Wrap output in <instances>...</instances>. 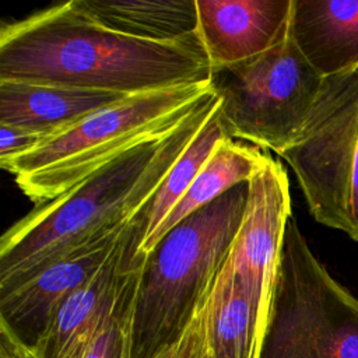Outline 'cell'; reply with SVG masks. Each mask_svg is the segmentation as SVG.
<instances>
[{
    "label": "cell",
    "mask_w": 358,
    "mask_h": 358,
    "mask_svg": "<svg viewBox=\"0 0 358 358\" xmlns=\"http://www.w3.org/2000/svg\"><path fill=\"white\" fill-rule=\"evenodd\" d=\"M46 137L8 124H0V165L35 148Z\"/></svg>",
    "instance_id": "ffe728a7"
},
{
    "label": "cell",
    "mask_w": 358,
    "mask_h": 358,
    "mask_svg": "<svg viewBox=\"0 0 358 358\" xmlns=\"http://www.w3.org/2000/svg\"><path fill=\"white\" fill-rule=\"evenodd\" d=\"M268 154L257 147H249L228 137L221 141L187 192L171 210L155 234L141 246L137 262L143 263L157 242L187 215L210 204L241 183H248L262 168Z\"/></svg>",
    "instance_id": "9a60e30c"
},
{
    "label": "cell",
    "mask_w": 358,
    "mask_h": 358,
    "mask_svg": "<svg viewBox=\"0 0 358 358\" xmlns=\"http://www.w3.org/2000/svg\"><path fill=\"white\" fill-rule=\"evenodd\" d=\"M197 34L173 42L106 28L78 0L55 4L0 29V80L140 94L211 81Z\"/></svg>",
    "instance_id": "6da1fadb"
},
{
    "label": "cell",
    "mask_w": 358,
    "mask_h": 358,
    "mask_svg": "<svg viewBox=\"0 0 358 358\" xmlns=\"http://www.w3.org/2000/svg\"><path fill=\"white\" fill-rule=\"evenodd\" d=\"M323 81L296 46L291 29L264 53L211 73L228 136L277 155L299 134Z\"/></svg>",
    "instance_id": "8992f818"
},
{
    "label": "cell",
    "mask_w": 358,
    "mask_h": 358,
    "mask_svg": "<svg viewBox=\"0 0 358 358\" xmlns=\"http://www.w3.org/2000/svg\"><path fill=\"white\" fill-rule=\"evenodd\" d=\"M291 217L288 173L268 155L248 182L243 217L224 263L256 306L263 333Z\"/></svg>",
    "instance_id": "ba28073f"
},
{
    "label": "cell",
    "mask_w": 358,
    "mask_h": 358,
    "mask_svg": "<svg viewBox=\"0 0 358 358\" xmlns=\"http://www.w3.org/2000/svg\"><path fill=\"white\" fill-rule=\"evenodd\" d=\"M228 137L229 136L221 116V105L218 103L214 112L208 116L196 136L173 162L154 196L130 220L131 229L138 242V250L155 234L171 210L187 192L217 145Z\"/></svg>",
    "instance_id": "e0dca14e"
},
{
    "label": "cell",
    "mask_w": 358,
    "mask_h": 358,
    "mask_svg": "<svg viewBox=\"0 0 358 358\" xmlns=\"http://www.w3.org/2000/svg\"><path fill=\"white\" fill-rule=\"evenodd\" d=\"M257 358H358V298L330 275L292 217Z\"/></svg>",
    "instance_id": "5b68a950"
},
{
    "label": "cell",
    "mask_w": 358,
    "mask_h": 358,
    "mask_svg": "<svg viewBox=\"0 0 358 358\" xmlns=\"http://www.w3.org/2000/svg\"><path fill=\"white\" fill-rule=\"evenodd\" d=\"M213 91L203 81L134 94L0 166L36 204L53 200L129 148L173 129Z\"/></svg>",
    "instance_id": "277c9868"
},
{
    "label": "cell",
    "mask_w": 358,
    "mask_h": 358,
    "mask_svg": "<svg viewBox=\"0 0 358 358\" xmlns=\"http://www.w3.org/2000/svg\"><path fill=\"white\" fill-rule=\"evenodd\" d=\"M129 96L113 91L0 80V124L48 138Z\"/></svg>",
    "instance_id": "7c38bea8"
},
{
    "label": "cell",
    "mask_w": 358,
    "mask_h": 358,
    "mask_svg": "<svg viewBox=\"0 0 358 358\" xmlns=\"http://www.w3.org/2000/svg\"><path fill=\"white\" fill-rule=\"evenodd\" d=\"M126 243L124 228L105 263L60 306L49 329L31 350L36 358L83 357L92 337L113 310L133 271L127 267Z\"/></svg>",
    "instance_id": "8fae6325"
},
{
    "label": "cell",
    "mask_w": 358,
    "mask_h": 358,
    "mask_svg": "<svg viewBox=\"0 0 358 358\" xmlns=\"http://www.w3.org/2000/svg\"><path fill=\"white\" fill-rule=\"evenodd\" d=\"M124 228L53 263L18 288L0 295V327L32 350L64 301L105 263Z\"/></svg>",
    "instance_id": "9c48e42d"
},
{
    "label": "cell",
    "mask_w": 358,
    "mask_h": 358,
    "mask_svg": "<svg viewBox=\"0 0 358 358\" xmlns=\"http://www.w3.org/2000/svg\"><path fill=\"white\" fill-rule=\"evenodd\" d=\"M154 358H214L200 309L179 338L162 348Z\"/></svg>",
    "instance_id": "d6986e66"
},
{
    "label": "cell",
    "mask_w": 358,
    "mask_h": 358,
    "mask_svg": "<svg viewBox=\"0 0 358 358\" xmlns=\"http://www.w3.org/2000/svg\"><path fill=\"white\" fill-rule=\"evenodd\" d=\"M280 157L312 217L358 242V70L324 78L299 134Z\"/></svg>",
    "instance_id": "52a82bcc"
},
{
    "label": "cell",
    "mask_w": 358,
    "mask_h": 358,
    "mask_svg": "<svg viewBox=\"0 0 358 358\" xmlns=\"http://www.w3.org/2000/svg\"><path fill=\"white\" fill-rule=\"evenodd\" d=\"M218 103L210 92L173 129L129 148L10 227L0 241V295L124 228Z\"/></svg>",
    "instance_id": "7a4b0ae2"
},
{
    "label": "cell",
    "mask_w": 358,
    "mask_h": 358,
    "mask_svg": "<svg viewBox=\"0 0 358 358\" xmlns=\"http://www.w3.org/2000/svg\"><path fill=\"white\" fill-rule=\"evenodd\" d=\"M291 35L322 77L358 70V0H294Z\"/></svg>",
    "instance_id": "4fadbf2b"
},
{
    "label": "cell",
    "mask_w": 358,
    "mask_h": 358,
    "mask_svg": "<svg viewBox=\"0 0 358 358\" xmlns=\"http://www.w3.org/2000/svg\"><path fill=\"white\" fill-rule=\"evenodd\" d=\"M141 266L129 274L113 310L101 324L81 358H124L127 323Z\"/></svg>",
    "instance_id": "ac0fdd59"
},
{
    "label": "cell",
    "mask_w": 358,
    "mask_h": 358,
    "mask_svg": "<svg viewBox=\"0 0 358 358\" xmlns=\"http://www.w3.org/2000/svg\"><path fill=\"white\" fill-rule=\"evenodd\" d=\"M214 358H257L263 330L259 313L231 268L222 266L200 308Z\"/></svg>",
    "instance_id": "5bb4252c"
},
{
    "label": "cell",
    "mask_w": 358,
    "mask_h": 358,
    "mask_svg": "<svg viewBox=\"0 0 358 358\" xmlns=\"http://www.w3.org/2000/svg\"><path fill=\"white\" fill-rule=\"evenodd\" d=\"M96 21L123 35L173 42L199 32L196 0H78Z\"/></svg>",
    "instance_id": "2e32d148"
},
{
    "label": "cell",
    "mask_w": 358,
    "mask_h": 358,
    "mask_svg": "<svg viewBox=\"0 0 358 358\" xmlns=\"http://www.w3.org/2000/svg\"><path fill=\"white\" fill-rule=\"evenodd\" d=\"M0 358H36L34 352L21 344L10 331L0 327Z\"/></svg>",
    "instance_id": "44dd1931"
},
{
    "label": "cell",
    "mask_w": 358,
    "mask_h": 358,
    "mask_svg": "<svg viewBox=\"0 0 358 358\" xmlns=\"http://www.w3.org/2000/svg\"><path fill=\"white\" fill-rule=\"evenodd\" d=\"M199 35L211 69L235 64L282 42L294 0H196Z\"/></svg>",
    "instance_id": "30bf717a"
},
{
    "label": "cell",
    "mask_w": 358,
    "mask_h": 358,
    "mask_svg": "<svg viewBox=\"0 0 358 358\" xmlns=\"http://www.w3.org/2000/svg\"><path fill=\"white\" fill-rule=\"evenodd\" d=\"M248 183L171 228L144 257L127 323L124 358H154L204 303L239 229Z\"/></svg>",
    "instance_id": "3957f363"
}]
</instances>
